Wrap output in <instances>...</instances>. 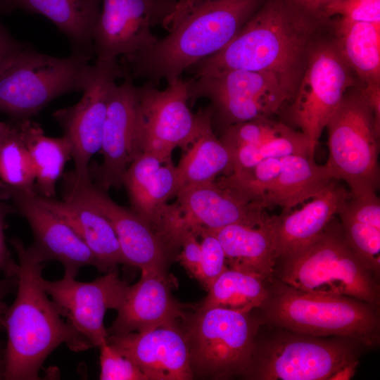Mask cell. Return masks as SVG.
I'll use <instances>...</instances> for the list:
<instances>
[{
    "mask_svg": "<svg viewBox=\"0 0 380 380\" xmlns=\"http://www.w3.org/2000/svg\"><path fill=\"white\" fill-rule=\"evenodd\" d=\"M293 86L274 72L230 69L191 79L189 96L210 99L212 114L226 128L269 118L291 96Z\"/></svg>",
    "mask_w": 380,
    "mask_h": 380,
    "instance_id": "obj_11",
    "label": "cell"
},
{
    "mask_svg": "<svg viewBox=\"0 0 380 380\" xmlns=\"http://www.w3.org/2000/svg\"><path fill=\"white\" fill-rule=\"evenodd\" d=\"M165 272L141 270L140 279L129 286L108 335L141 332L179 324L187 318L175 300Z\"/></svg>",
    "mask_w": 380,
    "mask_h": 380,
    "instance_id": "obj_21",
    "label": "cell"
},
{
    "mask_svg": "<svg viewBox=\"0 0 380 380\" xmlns=\"http://www.w3.org/2000/svg\"><path fill=\"white\" fill-rule=\"evenodd\" d=\"M122 77H125V72L117 60H96L80 101L53 113L63 136L70 143L75 165L72 171L80 182L91 180L89 162L101 149L109 91Z\"/></svg>",
    "mask_w": 380,
    "mask_h": 380,
    "instance_id": "obj_14",
    "label": "cell"
},
{
    "mask_svg": "<svg viewBox=\"0 0 380 380\" xmlns=\"http://www.w3.org/2000/svg\"><path fill=\"white\" fill-rule=\"evenodd\" d=\"M198 0H179L173 13L165 21L163 27L167 30L194 3Z\"/></svg>",
    "mask_w": 380,
    "mask_h": 380,
    "instance_id": "obj_45",
    "label": "cell"
},
{
    "mask_svg": "<svg viewBox=\"0 0 380 380\" xmlns=\"http://www.w3.org/2000/svg\"><path fill=\"white\" fill-rule=\"evenodd\" d=\"M286 125L269 118H258L224 128L221 141L232 151L247 145L263 144L280 134Z\"/></svg>",
    "mask_w": 380,
    "mask_h": 380,
    "instance_id": "obj_35",
    "label": "cell"
},
{
    "mask_svg": "<svg viewBox=\"0 0 380 380\" xmlns=\"http://www.w3.org/2000/svg\"><path fill=\"white\" fill-rule=\"evenodd\" d=\"M63 200L37 194L40 201L59 215L94 254L97 270L107 272L125 265L115 231L108 219L89 201L63 184Z\"/></svg>",
    "mask_w": 380,
    "mask_h": 380,
    "instance_id": "obj_23",
    "label": "cell"
},
{
    "mask_svg": "<svg viewBox=\"0 0 380 380\" xmlns=\"http://www.w3.org/2000/svg\"><path fill=\"white\" fill-rule=\"evenodd\" d=\"M102 0H0V13L21 10L51 20L71 44L73 53L91 57V34Z\"/></svg>",
    "mask_w": 380,
    "mask_h": 380,
    "instance_id": "obj_26",
    "label": "cell"
},
{
    "mask_svg": "<svg viewBox=\"0 0 380 380\" xmlns=\"http://www.w3.org/2000/svg\"><path fill=\"white\" fill-rule=\"evenodd\" d=\"M346 242L379 279L380 274V229L339 215Z\"/></svg>",
    "mask_w": 380,
    "mask_h": 380,
    "instance_id": "obj_34",
    "label": "cell"
},
{
    "mask_svg": "<svg viewBox=\"0 0 380 380\" xmlns=\"http://www.w3.org/2000/svg\"><path fill=\"white\" fill-rule=\"evenodd\" d=\"M270 284L255 275L227 267L208 289L199 308L219 307L251 312L264 305Z\"/></svg>",
    "mask_w": 380,
    "mask_h": 380,
    "instance_id": "obj_31",
    "label": "cell"
},
{
    "mask_svg": "<svg viewBox=\"0 0 380 380\" xmlns=\"http://www.w3.org/2000/svg\"><path fill=\"white\" fill-rule=\"evenodd\" d=\"M0 183L37 193L34 172L18 122H10L0 138Z\"/></svg>",
    "mask_w": 380,
    "mask_h": 380,
    "instance_id": "obj_32",
    "label": "cell"
},
{
    "mask_svg": "<svg viewBox=\"0 0 380 380\" xmlns=\"http://www.w3.org/2000/svg\"><path fill=\"white\" fill-rule=\"evenodd\" d=\"M224 250L228 267L274 281L279 259L272 217L258 224H233L210 231Z\"/></svg>",
    "mask_w": 380,
    "mask_h": 380,
    "instance_id": "obj_24",
    "label": "cell"
},
{
    "mask_svg": "<svg viewBox=\"0 0 380 380\" xmlns=\"http://www.w3.org/2000/svg\"><path fill=\"white\" fill-rule=\"evenodd\" d=\"M276 275L303 291L380 304L379 279L348 246L341 223L332 220L310 241L280 258Z\"/></svg>",
    "mask_w": 380,
    "mask_h": 380,
    "instance_id": "obj_5",
    "label": "cell"
},
{
    "mask_svg": "<svg viewBox=\"0 0 380 380\" xmlns=\"http://www.w3.org/2000/svg\"><path fill=\"white\" fill-rule=\"evenodd\" d=\"M11 243L18 257L16 296L7 307L4 329L7 380L39 379L47 357L65 344L80 352L91 348L89 343L65 322L42 284L44 262L16 237Z\"/></svg>",
    "mask_w": 380,
    "mask_h": 380,
    "instance_id": "obj_1",
    "label": "cell"
},
{
    "mask_svg": "<svg viewBox=\"0 0 380 380\" xmlns=\"http://www.w3.org/2000/svg\"><path fill=\"white\" fill-rule=\"evenodd\" d=\"M137 89L131 78L110 87L103 126L101 164L89 167L94 183L108 191L120 189L126 169L137 155L136 120Z\"/></svg>",
    "mask_w": 380,
    "mask_h": 380,
    "instance_id": "obj_19",
    "label": "cell"
},
{
    "mask_svg": "<svg viewBox=\"0 0 380 380\" xmlns=\"http://www.w3.org/2000/svg\"><path fill=\"white\" fill-rule=\"evenodd\" d=\"M0 196L11 201L17 213L27 220L33 235L29 248L40 261H57L63 266L64 272L75 277L83 267L98 268L87 244L65 220L40 201L37 193L0 183Z\"/></svg>",
    "mask_w": 380,
    "mask_h": 380,
    "instance_id": "obj_17",
    "label": "cell"
},
{
    "mask_svg": "<svg viewBox=\"0 0 380 380\" xmlns=\"http://www.w3.org/2000/svg\"><path fill=\"white\" fill-rule=\"evenodd\" d=\"M16 286L17 277H4L0 279V331L4 329V318L8 307L5 299Z\"/></svg>",
    "mask_w": 380,
    "mask_h": 380,
    "instance_id": "obj_44",
    "label": "cell"
},
{
    "mask_svg": "<svg viewBox=\"0 0 380 380\" xmlns=\"http://www.w3.org/2000/svg\"><path fill=\"white\" fill-rule=\"evenodd\" d=\"M201 236V260L198 281L208 290L214 281L228 267L226 256L217 238L210 231Z\"/></svg>",
    "mask_w": 380,
    "mask_h": 380,
    "instance_id": "obj_37",
    "label": "cell"
},
{
    "mask_svg": "<svg viewBox=\"0 0 380 380\" xmlns=\"http://www.w3.org/2000/svg\"><path fill=\"white\" fill-rule=\"evenodd\" d=\"M196 115V129L181 147L183 152L176 166L179 191L186 186L213 182L220 175L232 172V154L213 132L210 107L199 110Z\"/></svg>",
    "mask_w": 380,
    "mask_h": 380,
    "instance_id": "obj_27",
    "label": "cell"
},
{
    "mask_svg": "<svg viewBox=\"0 0 380 380\" xmlns=\"http://www.w3.org/2000/svg\"><path fill=\"white\" fill-rule=\"evenodd\" d=\"M230 153L232 157V172L251 168L270 158H284L291 155L314 158L306 137L301 132H296L288 126L277 136L263 144L243 146Z\"/></svg>",
    "mask_w": 380,
    "mask_h": 380,
    "instance_id": "obj_33",
    "label": "cell"
},
{
    "mask_svg": "<svg viewBox=\"0 0 380 380\" xmlns=\"http://www.w3.org/2000/svg\"><path fill=\"white\" fill-rule=\"evenodd\" d=\"M263 0H198L152 45L123 57L125 77L170 82L224 49Z\"/></svg>",
    "mask_w": 380,
    "mask_h": 380,
    "instance_id": "obj_2",
    "label": "cell"
},
{
    "mask_svg": "<svg viewBox=\"0 0 380 380\" xmlns=\"http://www.w3.org/2000/svg\"><path fill=\"white\" fill-rule=\"evenodd\" d=\"M350 69L336 44L320 45L309 56L291 113L313 155L323 130L354 85Z\"/></svg>",
    "mask_w": 380,
    "mask_h": 380,
    "instance_id": "obj_12",
    "label": "cell"
},
{
    "mask_svg": "<svg viewBox=\"0 0 380 380\" xmlns=\"http://www.w3.org/2000/svg\"><path fill=\"white\" fill-rule=\"evenodd\" d=\"M122 185L127 190L131 210L155 232L167 201L179 191L177 168L172 157L140 153L125 171Z\"/></svg>",
    "mask_w": 380,
    "mask_h": 380,
    "instance_id": "obj_22",
    "label": "cell"
},
{
    "mask_svg": "<svg viewBox=\"0 0 380 380\" xmlns=\"http://www.w3.org/2000/svg\"><path fill=\"white\" fill-rule=\"evenodd\" d=\"M107 342L132 360L147 380H188L194 376L187 338L179 324L108 335Z\"/></svg>",
    "mask_w": 380,
    "mask_h": 380,
    "instance_id": "obj_20",
    "label": "cell"
},
{
    "mask_svg": "<svg viewBox=\"0 0 380 380\" xmlns=\"http://www.w3.org/2000/svg\"><path fill=\"white\" fill-rule=\"evenodd\" d=\"M25 45L16 40L0 21V68Z\"/></svg>",
    "mask_w": 380,
    "mask_h": 380,
    "instance_id": "obj_42",
    "label": "cell"
},
{
    "mask_svg": "<svg viewBox=\"0 0 380 380\" xmlns=\"http://www.w3.org/2000/svg\"><path fill=\"white\" fill-rule=\"evenodd\" d=\"M177 0H102L91 34L96 60L115 61L146 49L158 38L152 27L163 25Z\"/></svg>",
    "mask_w": 380,
    "mask_h": 380,
    "instance_id": "obj_15",
    "label": "cell"
},
{
    "mask_svg": "<svg viewBox=\"0 0 380 380\" xmlns=\"http://www.w3.org/2000/svg\"><path fill=\"white\" fill-rule=\"evenodd\" d=\"M175 197L165 205L155 230L165 250L179 246L188 233L199 236L233 224H258L269 216L219 178L184 186Z\"/></svg>",
    "mask_w": 380,
    "mask_h": 380,
    "instance_id": "obj_10",
    "label": "cell"
},
{
    "mask_svg": "<svg viewBox=\"0 0 380 380\" xmlns=\"http://www.w3.org/2000/svg\"><path fill=\"white\" fill-rule=\"evenodd\" d=\"M73 171L63 175V184L93 204L110 222L116 234L126 265L141 270L165 272L166 250L161 240L141 217L116 203L92 180L80 182Z\"/></svg>",
    "mask_w": 380,
    "mask_h": 380,
    "instance_id": "obj_18",
    "label": "cell"
},
{
    "mask_svg": "<svg viewBox=\"0 0 380 380\" xmlns=\"http://www.w3.org/2000/svg\"><path fill=\"white\" fill-rule=\"evenodd\" d=\"M272 327V326H271ZM259 340L244 376L254 380H325L359 361L367 348L344 336L319 337L276 327Z\"/></svg>",
    "mask_w": 380,
    "mask_h": 380,
    "instance_id": "obj_7",
    "label": "cell"
},
{
    "mask_svg": "<svg viewBox=\"0 0 380 380\" xmlns=\"http://www.w3.org/2000/svg\"><path fill=\"white\" fill-rule=\"evenodd\" d=\"M189 80L182 77L160 90L147 82L137 89L136 148L158 157H172L192 136L197 115L188 107Z\"/></svg>",
    "mask_w": 380,
    "mask_h": 380,
    "instance_id": "obj_13",
    "label": "cell"
},
{
    "mask_svg": "<svg viewBox=\"0 0 380 380\" xmlns=\"http://www.w3.org/2000/svg\"><path fill=\"white\" fill-rule=\"evenodd\" d=\"M305 14L315 18H321L324 8L336 0H287Z\"/></svg>",
    "mask_w": 380,
    "mask_h": 380,
    "instance_id": "obj_43",
    "label": "cell"
},
{
    "mask_svg": "<svg viewBox=\"0 0 380 380\" xmlns=\"http://www.w3.org/2000/svg\"><path fill=\"white\" fill-rule=\"evenodd\" d=\"M90 58L51 56L25 44L0 68V113L14 122L30 120L58 96L82 91Z\"/></svg>",
    "mask_w": 380,
    "mask_h": 380,
    "instance_id": "obj_6",
    "label": "cell"
},
{
    "mask_svg": "<svg viewBox=\"0 0 380 380\" xmlns=\"http://www.w3.org/2000/svg\"><path fill=\"white\" fill-rule=\"evenodd\" d=\"M0 196V273L4 277H16L18 265L11 256L5 238L6 219L12 213H17L13 205Z\"/></svg>",
    "mask_w": 380,
    "mask_h": 380,
    "instance_id": "obj_40",
    "label": "cell"
},
{
    "mask_svg": "<svg viewBox=\"0 0 380 380\" xmlns=\"http://www.w3.org/2000/svg\"><path fill=\"white\" fill-rule=\"evenodd\" d=\"M196 234L188 233L182 239L177 259L191 277L198 280L201 260V245Z\"/></svg>",
    "mask_w": 380,
    "mask_h": 380,
    "instance_id": "obj_41",
    "label": "cell"
},
{
    "mask_svg": "<svg viewBox=\"0 0 380 380\" xmlns=\"http://www.w3.org/2000/svg\"><path fill=\"white\" fill-rule=\"evenodd\" d=\"M334 179L326 165L314 158L291 155L283 158L281 171L262 196L260 205L265 209L279 205L283 213L322 191Z\"/></svg>",
    "mask_w": 380,
    "mask_h": 380,
    "instance_id": "obj_28",
    "label": "cell"
},
{
    "mask_svg": "<svg viewBox=\"0 0 380 380\" xmlns=\"http://www.w3.org/2000/svg\"><path fill=\"white\" fill-rule=\"evenodd\" d=\"M350 197V192L334 179L301 208L272 217L279 259L319 234Z\"/></svg>",
    "mask_w": 380,
    "mask_h": 380,
    "instance_id": "obj_25",
    "label": "cell"
},
{
    "mask_svg": "<svg viewBox=\"0 0 380 380\" xmlns=\"http://www.w3.org/2000/svg\"><path fill=\"white\" fill-rule=\"evenodd\" d=\"M18 122L34 172L36 191L43 197L54 198L57 182L63 175L67 162L72 158L70 143L63 135H45L42 127L31 120Z\"/></svg>",
    "mask_w": 380,
    "mask_h": 380,
    "instance_id": "obj_30",
    "label": "cell"
},
{
    "mask_svg": "<svg viewBox=\"0 0 380 380\" xmlns=\"http://www.w3.org/2000/svg\"><path fill=\"white\" fill-rule=\"evenodd\" d=\"M99 348L101 367L99 379L147 380L137 366L109 344L107 340Z\"/></svg>",
    "mask_w": 380,
    "mask_h": 380,
    "instance_id": "obj_36",
    "label": "cell"
},
{
    "mask_svg": "<svg viewBox=\"0 0 380 380\" xmlns=\"http://www.w3.org/2000/svg\"><path fill=\"white\" fill-rule=\"evenodd\" d=\"M337 215L380 229L379 198L375 192L351 196L343 203Z\"/></svg>",
    "mask_w": 380,
    "mask_h": 380,
    "instance_id": "obj_39",
    "label": "cell"
},
{
    "mask_svg": "<svg viewBox=\"0 0 380 380\" xmlns=\"http://www.w3.org/2000/svg\"><path fill=\"white\" fill-rule=\"evenodd\" d=\"M315 20L287 0H267L224 49L192 66L194 77L242 69L274 72L294 84Z\"/></svg>",
    "mask_w": 380,
    "mask_h": 380,
    "instance_id": "obj_3",
    "label": "cell"
},
{
    "mask_svg": "<svg viewBox=\"0 0 380 380\" xmlns=\"http://www.w3.org/2000/svg\"><path fill=\"white\" fill-rule=\"evenodd\" d=\"M42 284L60 315L91 345L99 347L108 334L103 324L106 311L118 310L129 285L122 280L115 270L91 281H80L64 272L62 279Z\"/></svg>",
    "mask_w": 380,
    "mask_h": 380,
    "instance_id": "obj_16",
    "label": "cell"
},
{
    "mask_svg": "<svg viewBox=\"0 0 380 380\" xmlns=\"http://www.w3.org/2000/svg\"><path fill=\"white\" fill-rule=\"evenodd\" d=\"M359 361L353 362L344 367L338 372L335 374L331 379L340 380V379H350L353 376L356 368L358 365Z\"/></svg>",
    "mask_w": 380,
    "mask_h": 380,
    "instance_id": "obj_46",
    "label": "cell"
},
{
    "mask_svg": "<svg viewBox=\"0 0 380 380\" xmlns=\"http://www.w3.org/2000/svg\"><path fill=\"white\" fill-rule=\"evenodd\" d=\"M262 324L261 318L252 317L251 312L219 307L199 308L184 329L194 376L244 377Z\"/></svg>",
    "mask_w": 380,
    "mask_h": 380,
    "instance_id": "obj_9",
    "label": "cell"
},
{
    "mask_svg": "<svg viewBox=\"0 0 380 380\" xmlns=\"http://www.w3.org/2000/svg\"><path fill=\"white\" fill-rule=\"evenodd\" d=\"M327 127L333 179L344 181L353 197L376 193L380 125L362 89L345 94Z\"/></svg>",
    "mask_w": 380,
    "mask_h": 380,
    "instance_id": "obj_8",
    "label": "cell"
},
{
    "mask_svg": "<svg viewBox=\"0 0 380 380\" xmlns=\"http://www.w3.org/2000/svg\"><path fill=\"white\" fill-rule=\"evenodd\" d=\"M9 124L10 122H4L0 121V138L8 127Z\"/></svg>",
    "mask_w": 380,
    "mask_h": 380,
    "instance_id": "obj_48",
    "label": "cell"
},
{
    "mask_svg": "<svg viewBox=\"0 0 380 380\" xmlns=\"http://www.w3.org/2000/svg\"><path fill=\"white\" fill-rule=\"evenodd\" d=\"M262 324L297 334L356 339L367 347L379 343V305L341 295L312 293L274 280L261 307Z\"/></svg>",
    "mask_w": 380,
    "mask_h": 380,
    "instance_id": "obj_4",
    "label": "cell"
},
{
    "mask_svg": "<svg viewBox=\"0 0 380 380\" xmlns=\"http://www.w3.org/2000/svg\"><path fill=\"white\" fill-rule=\"evenodd\" d=\"M6 360L5 346L0 340V379H5Z\"/></svg>",
    "mask_w": 380,
    "mask_h": 380,
    "instance_id": "obj_47",
    "label": "cell"
},
{
    "mask_svg": "<svg viewBox=\"0 0 380 380\" xmlns=\"http://www.w3.org/2000/svg\"><path fill=\"white\" fill-rule=\"evenodd\" d=\"M336 47L365 87L380 84V23L341 18L336 24Z\"/></svg>",
    "mask_w": 380,
    "mask_h": 380,
    "instance_id": "obj_29",
    "label": "cell"
},
{
    "mask_svg": "<svg viewBox=\"0 0 380 380\" xmlns=\"http://www.w3.org/2000/svg\"><path fill=\"white\" fill-rule=\"evenodd\" d=\"M335 15L353 21L380 23V0H336L324 8L322 18Z\"/></svg>",
    "mask_w": 380,
    "mask_h": 380,
    "instance_id": "obj_38",
    "label": "cell"
}]
</instances>
